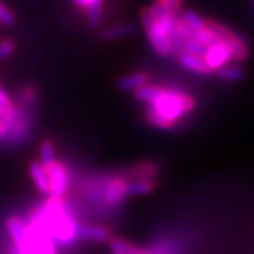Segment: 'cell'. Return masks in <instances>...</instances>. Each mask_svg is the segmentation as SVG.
<instances>
[{
  "label": "cell",
  "mask_w": 254,
  "mask_h": 254,
  "mask_svg": "<svg viewBox=\"0 0 254 254\" xmlns=\"http://www.w3.org/2000/svg\"><path fill=\"white\" fill-rule=\"evenodd\" d=\"M145 118L150 125L168 130L195 108V100L185 92L163 88L150 103H147Z\"/></svg>",
  "instance_id": "1"
},
{
  "label": "cell",
  "mask_w": 254,
  "mask_h": 254,
  "mask_svg": "<svg viewBox=\"0 0 254 254\" xmlns=\"http://www.w3.org/2000/svg\"><path fill=\"white\" fill-rule=\"evenodd\" d=\"M36 218L40 220V223L46 229V232L51 236V239L60 243H68L73 237H76L78 226L65 213L61 199L51 198L47 202L43 212L37 213Z\"/></svg>",
  "instance_id": "2"
},
{
  "label": "cell",
  "mask_w": 254,
  "mask_h": 254,
  "mask_svg": "<svg viewBox=\"0 0 254 254\" xmlns=\"http://www.w3.org/2000/svg\"><path fill=\"white\" fill-rule=\"evenodd\" d=\"M180 16L168 14L160 20H154L150 10H143L141 23L147 31V37L158 55H171V34Z\"/></svg>",
  "instance_id": "3"
},
{
  "label": "cell",
  "mask_w": 254,
  "mask_h": 254,
  "mask_svg": "<svg viewBox=\"0 0 254 254\" xmlns=\"http://www.w3.org/2000/svg\"><path fill=\"white\" fill-rule=\"evenodd\" d=\"M206 26L210 28V31L215 34V37L218 38L219 41L225 43L230 53L233 55V60L236 61H243L247 58L249 55V46L246 43V40L243 37L237 36L235 31H232L230 28H227L226 26H223L222 23H219L216 20H208Z\"/></svg>",
  "instance_id": "4"
},
{
  "label": "cell",
  "mask_w": 254,
  "mask_h": 254,
  "mask_svg": "<svg viewBox=\"0 0 254 254\" xmlns=\"http://www.w3.org/2000/svg\"><path fill=\"white\" fill-rule=\"evenodd\" d=\"M48 173V180H50V195L51 198L55 199H61L64 193L68 190V170L64 167V164L54 161L48 168H46Z\"/></svg>",
  "instance_id": "5"
},
{
  "label": "cell",
  "mask_w": 254,
  "mask_h": 254,
  "mask_svg": "<svg viewBox=\"0 0 254 254\" xmlns=\"http://www.w3.org/2000/svg\"><path fill=\"white\" fill-rule=\"evenodd\" d=\"M203 60H205V63H206L210 71H218L233 60V55L230 53L229 47L218 40L215 44H212L206 48Z\"/></svg>",
  "instance_id": "6"
},
{
  "label": "cell",
  "mask_w": 254,
  "mask_h": 254,
  "mask_svg": "<svg viewBox=\"0 0 254 254\" xmlns=\"http://www.w3.org/2000/svg\"><path fill=\"white\" fill-rule=\"evenodd\" d=\"M178 63L181 64L185 69H188L190 72L202 73V75H208L212 71L209 69V66L205 63L203 57L199 55L188 54V53H181L178 55Z\"/></svg>",
  "instance_id": "7"
},
{
  "label": "cell",
  "mask_w": 254,
  "mask_h": 254,
  "mask_svg": "<svg viewBox=\"0 0 254 254\" xmlns=\"http://www.w3.org/2000/svg\"><path fill=\"white\" fill-rule=\"evenodd\" d=\"M31 180L34 182L36 188L41 193H48L50 192V180H48V173L46 167L40 161H33L28 167Z\"/></svg>",
  "instance_id": "8"
},
{
  "label": "cell",
  "mask_w": 254,
  "mask_h": 254,
  "mask_svg": "<svg viewBox=\"0 0 254 254\" xmlns=\"http://www.w3.org/2000/svg\"><path fill=\"white\" fill-rule=\"evenodd\" d=\"M76 237L83 239V240H91V242H109L110 232L105 227L99 226H88V225H83V226L78 227V232H76Z\"/></svg>",
  "instance_id": "9"
},
{
  "label": "cell",
  "mask_w": 254,
  "mask_h": 254,
  "mask_svg": "<svg viewBox=\"0 0 254 254\" xmlns=\"http://www.w3.org/2000/svg\"><path fill=\"white\" fill-rule=\"evenodd\" d=\"M148 73L147 72H134L122 76L118 79V88L122 91H137L138 88L148 83Z\"/></svg>",
  "instance_id": "10"
},
{
  "label": "cell",
  "mask_w": 254,
  "mask_h": 254,
  "mask_svg": "<svg viewBox=\"0 0 254 254\" xmlns=\"http://www.w3.org/2000/svg\"><path fill=\"white\" fill-rule=\"evenodd\" d=\"M125 187H126V182L123 180H120V178L113 180L105 190L103 202L106 205H116V203H119L120 200L123 199V196L126 195L125 193Z\"/></svg>",
  "instance_id": "11"
},
{
  "label": "cell",
  "mask_w": 254,
  "mask_h": 254,
  "mask_svg": "<svg viewBox=\"0 0 254 254\" xmlns=\"http://www.w3.org/2000/svg\"><path fill=\"white\" fill-rule=\"evenodd\" d=\"M155 188L154 181L151 178H138L136 181L126 182L125 193L126 195H145L153 192Z\"/></svg>",
  "instance_id": "12"
},
{
  "label": "cell",
  "mask_w": 254,
  "mask_h": 254,
  "mask_svg": "<svg viewBox=\"0 0 254 254\" xmlns=\"http://www.w3.org/2000/svg\"><path fill=\"white\" fill-rule=\"evenodd\" d=\"M219 78L229 82H239L245 78V69L239 65H225L216 71Z\"/></svg>",
  "instance_id": "13"
},
{
  "label": "cell",
  "mask_w": 254,
  "mask_h": 254,
  "mask_svg": "<svg viewBox=\"0 0 254 254\" xmlns=\"http://www.w3.org/2000/svg\"><path fill=\"white\" fill-rule=\"evenodd\" d=\"M16 115V106L10 100L9 95L6 93L4 88L0 85V119L11 120Z\"/></svg>",
  "instance_id": "14"
},
{
  "label": "cell",
  "mask_w": 254,
  "mask_h": 254,
  "mask_svg": "<svg viewBox=\"0 0 254 254\" xmlns=\"http://www.w3.org/2000/svg\"><path fill=\"white\" fill-rule=\"evenodd\" d=\"M133 31H134V26L133 24H128V23L118 24V26H112L108 30H105L103 38L112 41V40H118V38L130 36V34H133Z\"/></svg>",
  "instance_id": "15"
},
{
  "label": "cell",
  "mask_w": 254,
  "mask_h": 254,
  "mask_svg": "<svg viewBox=\"0 0 254 254\" xmlns=\"http://www.w3.org/2000/svg\"><path fill=\"white\" fill-rule=\"evenodd\" d=\"M109 245L113 249V252L118 254H143V250L137 249L136 246L130 245L128 242L119 237H110Z\"/></svg>",
  "instance_id": "16"
},
{
  "label": "cell",
  "mask_w": 254,
  "mask_h": 254,
  "mask_svg": "<svg viewBox=\"0 0 254 254\" xmlns=\"http://www.w3.org/2000/svg\"><path fill=\"white\" fill-rule=\"evenodd\" d=\"M161 89H163V86L147 83V85L141 86V88H138V89L134 92V96H136L138 100L144 102V103H150V102L154 99L155 96L161 92Z\"/></svg>",
  "instance_id": "17"
},
{
  "label": "cell",
  "mask_w": 254,
  "mask_h": 254,
  "mask_svg": "<svg viewBox=\"0 0 254 254\" xmlns=\"http://www.w3.org/2000/svg\"><path fill=\"white\" fill-rule=\"evenodd\" d=\"M181 18L185 21V24H187L193 33H195V31H199V30H202V28L206 26V21L200 17L198 13H195V11H192V10L184 11V14H182Z\"/></svg>",
  "instance_id": "18"
},
{
  "label": "cell",
  "mask_w": 254,
  "mask_h": 254,
  "mask_svg": "<svg viewBox=\"0 0 254 254\" xmlns=\"http://www.w3.org/2000/svg\"><path fill=\"white\" fill-rule=\"evenodd\" d=\"M55 161V151H54V144L50 141V140H46L41 143V147H40V163L43 164L46 168H48L51 164Z\"/></svg>",
  "instance_id": "19"
},
{
  "label": "cell",
  "mask_w": 254,
  "mask_h": 254,
  "mask_svg": "<svg viewBox=\"0 0 254 254\" xmlns=\"http://www.w3.org/2000/svg\"><path fill=\"white\" fill-rule=\"evenodd\" d=\"M157 174H158V168H157L155 164L151 163L141 164L134 170V175L138 177V178H151L153 180Z\"/></svg>",
  "instance_id": "20"
},
{
  "label": "cell",
  "mask_w": 254,
  "mask_h": 254,
  "mask_svg": "<svg viewBox=\"0 0 254 254\" xmlns=\"http://www.w3.org/2000/svg\"><path fill=\"white\" fill-rule=\"evenodd\" d=\"M102 10H103V1L96 3L95 6H92L91 9H88V20L92 27H98L102 21Z\"/></svg>",
  "instance_id": "21"
},
{
  "label": "cell",
  "mask_w": 254,
  "mask_h": 254,
  "mask_svg": "<svg viewBox=\"0 0 254 254\" xmlns=\"http://www.w3.org/2000/svg\"><path fill=\"white\" fill-rule=\"evenodd\" d=\"M14 51V43L11 40H1L0 41V58H6Z\"/></svg>",
  "instance_id": "22"
},
{
  "label": "cell",
  "mask_w": 254,
  "mask_h": 254,
  "mask_svg": "<svg viewBox=\"0 0 254 254\" xmlns=\"http://www.w3.org/2000/svg\"><path fill=\"white\" fill-rule=\"evenodd\" d=\"M0 21L4 24H11L14 21V16L1 1H0Z\"/></svg>",
  "instance_id": "23"
},
{
  "label": "cell",
  "mask_w": 254,
  "mask_h": 254,
  "mask_svg": "<svg viewBox=\"0 0 254 254\" xmlns=\"http://www.w3.org/2000/svg\"><path fill=\"white\" fill-rule=\"evenodd\" d=\"M100 1H103V0H72L75 6H78L83 10L91 9L92 6H95L96 3H100Z\"/></svg>",
  "instance_id": "24"
},
{
  "label": "cell",
  "mask_w": 254,
  "mask_h": 254,
  "mask_svg": "<svg viewBox=\"0 0 254 254\" xmlns=\"http://www.w3.org/2000/svg\"><path fill=\"white\" fill-rule=\"evenodd\" d=\"M165 1V4H167V7L168 10L174 13V14H180V10H181V0H164Z\"/></svg>",
  "instance_id": "25"
},
{
  "label": "cell",
  "mask_w": 254,
  "mask_h": 254,
  "mask_svg": "<svg viewBox=\"0 0 254 254\" xmlns=\"http://www.w3.org/2000/svg\"><path fill=\"white\" fill-rule=\"evenodd\" d=\"M143 254H147V253H145V252H143Z\"/></svg>",
  "instance_id": "26"
},
{
  "label": "cell",
  "mask_w": 254,
  "mask_h": 254,
  "mask_svg": "<svg viewBox=\"0 0 254 254\" xmlns=\"http://www.w3.org/2000/svg\"><path fill=\"white\" fill-rule=\"evenodd\" d=\"M253 3H254V0H253Z\"/></svg>",
  "instance_id": "27"
},
{
  "label": "cell",
  "mask_w": 254,
  "mask_h": 254,
  "mask_svg": "<svg viewBox=\"0 0 254 254\" xmlns=\"http://www.w3.org/2000/svg\"><path fill=\"white\" fill-rule=\"evenodd\" d=\"M115 254H118V253H115Z\"/></svg>",
  "instance_id": "28"
}]
</instances>
